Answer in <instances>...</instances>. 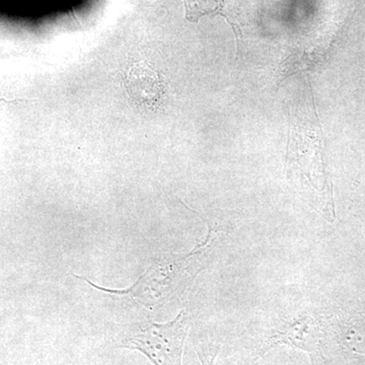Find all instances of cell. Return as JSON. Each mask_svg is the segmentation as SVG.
I'll list each match as a JSON object with an SVG mask.
<instances>
[{"label":"cell","mask_w":365,"mask_h":365,"mask_svg":"<svg viewBox=\"0 0 365 365\" xmlns=\"http://www.w3.org/2000/svg\"><path fill=\"white\" fill-rule=\"evenodd\" d=\"M189 318L182 311L169 323L148 321L118 325L113 342L118 348L143 353L153 365H182Z\"/></svg>","instance_id":"1"},{"label":"cell","mask_w":365,"mask_h":365,"mask_svg":"<svg viewBox=\"0 0 365 365\" xmlns=\"http://www.w3.org/2000/svg\"><path fill=\"white\" fill-rule=\"evenodd\" d=\"M322 328L311 316H304L292 323L285 324L279 330L273 331L262 349L261 355L280 345L302 350L309 355L313 364L323 359L321 350Z\"/></svg>","instance_id":"2"},{"label":"cell","mask_w":365,"mask_h":365,"mask_svg":"<svg viewBox=\"0 0 365 365\" xmlns=\"http://www.w3.org/2000/svg\"><path fill=\"white\" fill-rule=\"evenodd\" d=\"M127 88L131 97L143 104H155L162 95L163 86L157 72L146 62L134 64L127 76Z\"/></svg>","instance_id":"3"},{"label":"cell","mask_w":365,"mask_h":365,"mask_svg":"<svg viewBox=\"0 0 365 365\" xmlns=\"http://www.w3.org/2000/svg\"><path fill=\"white\" fill-rule=\"evenodd\" d=\"M186 16L189 21H198L203 16L223 14L227 0H184Z\"/></svg>","instance_id":"4"},{"label":"cell","mask_w":365,"mask_h":365,"mask_svg":"<svg viewBox=\"0 0 365 365\" xmlns=\"http://www.w3.org/2000/svg\"><path fill=\"white\" fill-rule=\"evenodd\" d=\"M196 351L203 365H215L216 356H217L218 351H220V347H197Z\"/></svg>","instance_id":"5"}]
</instances>
